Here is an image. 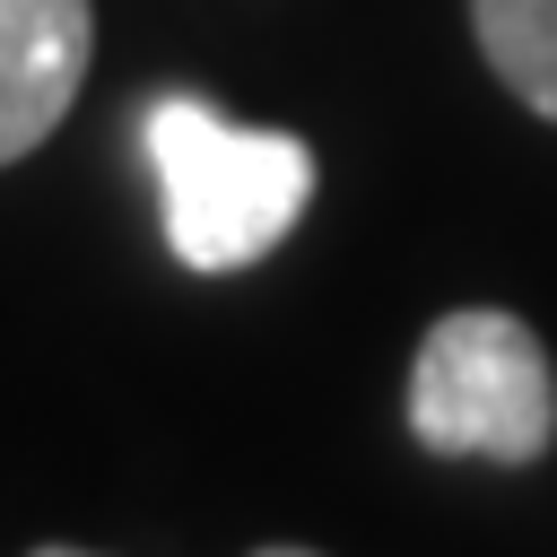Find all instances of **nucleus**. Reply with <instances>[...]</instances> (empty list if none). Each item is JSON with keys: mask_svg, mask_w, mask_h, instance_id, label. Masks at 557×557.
<instances>
[{"mask_svg": "<svg viewBox=\"0 0 557 557\" xmlns=\"http://www.w3.org/2000/svg\"><path fill=\"white\" fill-rule=\"evenodd\" d=\"M35 557H87V548H35Z\"/></svg>", "mask_w": 557, "mask_h": 557, "instance_id": "6", "label": "nucleus"}, {"mask_svg": "<svg viewBox=\"0 0 557 557\" xmlns=\"http://www.w3.org/2000/svg\"><path fill=\"white\" fill-rule=\"evenodd\" d=\"M470 26H479L487 70L540 122H557V0H470Z\"/></svg>", "mask_w": 557, "mask_h": 557, "instance_id": "4", "label": "nucleus"}, {"mask_svg": "<svg viewBox=\"0 0 557 557\" xmlns=\"http://www.w3.org/2000/svg\"><path fill=\"white\" fill-rule=\"evenodd\" d=\"M409 435L444 461H540L557 444V374L522 313H435L409 357Z\"/></svg>", "mask_w": 557, "mask_h": 557, "instance_id": "2", "label": "nucleus"}, {"mask_svg": "<svg viewBox=\"0 0 557 557\" xmlns=\"http://www.w3.org/2000/svg\"><path fill=\"white\" fill-rule=\"evenodd\" d=\"M148 165L165 183V244L183 270H244L278 252L313 200V148L296 131L226 122L200 96L148 104Z\"/></svg>", "mask_w": 557, "mask_h": 557, "instance_id": "1", "label": "nucleus"}, {"mask_svg": "<svg viewBox=\"0 0 557 557\" xmlns=\"http://www.w3.org/2000/svg\"><path fill=\"white\" fill-rule=\"evenodd\" d=\"M96 52V0H0V165L35 157Z\"/></svg>", "mask_w": 557, "mask_h": 557, "instance_id": "3", "label": "nucleus"}, {"mask_svg": "<svg viewBox=\"0 0 557 557\" xmlns=\"http://www.w3.org/2000/svg\"><path fill=\"white\" fill-rule=\"evenodd\" d=\"M252 557H322V548H252Z\"/></svg>", "mask_w": 557, "mask_h": 557, "instance_id": "5", "label": "nucleus"}]
</instances>
